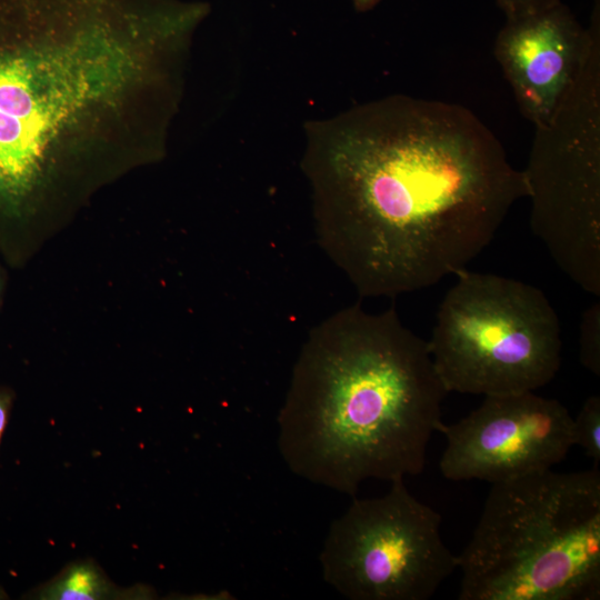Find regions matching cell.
Listing matches in <instances>:
<instances>
[{
  "mask_svg": "<svg viewBox=\"0 0 600 600\" xmlns=\"http://www.w3.org/2000/svg\"><path fill=\"white\" fill-rule=\"evenodd\" d=\"M301 161L319 246L363 297L457 274L528 197L467 108L393 94L308 122Z\"/></svg>",
  "mask_w": 600,
  "mask_h": 600,
  "instance_id": "6da1fadb",
  "label": "cell"
},
{
  "mask_svg": "<svg viewBox=\"0 0 600 600\" xmlns=\"http://www.w3.org/2000/svg\"><path fill=\"white\" fill-rule=\"evenodd\" d=\"M428 342L394 308L353 304L310 330L278 414L289 470L354 497L369 480L420 474L447 394Z\"/></svg>",
  "mask_w": 600,
  "mask_h": 600,
  "instance_id": "7a4b0ae2",
  "label": "cell"
},
{
  "mask_svg": "<svg viewBox=\"0 0 600 600\" xmlns=\"http://www.w3.org/2000/svg\"><path fill=\"white\" fill-rule=\"evenodd\" d=\"M457 559L459 600H598L599 469L493 483Z\"/></svg>",
  "mask_w": 600,
  "mask_h": 600,
  "instance_id": "3957f363",
  "label": "cell"
},
{
  "mask_svg": "<svg viewBox=\"0 0 600 600\" xmlns=\"http://www.w3.org/2000/svg\"><path fill=\"white\" fill-rule=\"evenodd\" d=\"M99 103L91 59L44 0H0L1 214H22L48 166L82 151Z\"/></svg>",
  "mask_w": 600,
  "mask_h": 600,
  "instance_id": "277c9868",
  "label": "cell"
},
{
  "mask_svg": "<svg viewBox=\"0 0 600 600\" xmlns=\"http://www.w3.org/2000/svg\"><path fill=\"white\" fill-rule=\"evenodd\" d=\"M442 299L428 342L447 392L536 391L561 364L559 318L544 293L520 280L468 271Z\"/></svg>",
  "mask_w": 600,
  "mask_h": 600,
  "instance_id": "5b68a950",
  "label": "cell"
},
{
  "mask_svg": "<svg viewBox=\"0 0 600 600\" xmlns=\"http://www.w3.org/2000/svg\"><path fill=\"white\" fill-rule=\"evenodd\" d=\"M599 50L548 123L523 174L532 232L561 271L600 296Z\"/></svg>",
  "mask_w": 600,
  "mask_h": 600,
  "instance_id": "8992f818",
  "label": "cell"
},
{
  "mask_svg": "<svg viewBox=\"0 0 600 600\" xmlns=\"http://www.w3.org/2000/svg\"><path fill=\"white\" fill-rule=\"evenodd\" d=\"M381 497L353 499L319 556L323 580L350 600H428L458 569L441 516L403 480Z\"/></svg>",
  "mask_w": 600,
  "mask_h": 600,
  "instance_id": "52a82bcc",
  "label": "cell"
},
{
  "mask_svg": "<svg viewBox=\"0 0 600 600\" xmlns=\"http://www.w3.org/2000/svg\"><path fill=\"white\" fill-rule=\"evenodd\" d=\"M446 438L439 468L451 481L491 484L552 469L572 441V416L552 398L527 391L484 396L459 421L440 423Z\"/></svg>",
  "mask_w": 600,
  "mask_h": 600,
  "instance_id": "ba28073f",
  "label": "cell"
},
{
  "mask_svg": "<svg viewBox=\"0 0 600 600\" xmlns=\"http://www.w3.org/2000/svg\"><path fill=\"white\" fill-rule=\"evenodd\" d=\"M599 14L584 29L562 3L507 20L494 53L523 116L536 128L553 117L599 36Z\"/></svg>",
  "mask_w": 600,
  "mask_h": 600,
  "instance_id": "9c48e42d",
  "label": "cell"
},
{
  "mask_svg": "<svg viewBox=\"0 0 600 600\" xmlns=\"http://www.w3.org/2000/svg\"><path fill=\"white\" fill-rule=\"evenodd\" d=\"M156 592L146 586L120 588L93 560H78L67 564L50 580L24 594L36 600H110L152 599Z\"/></svg>",
  "mask_w": 600,
  "mask_h": 600,
  "instance_id": "30bf717a",
  "label": "cell"
},
{
  "mask_svg": "<svg viewBox=\"0 0 600 600\" xmlns=\"http://www.w3.org/2000/svg\"><path fill=\"white\" fill-rule=\"evenodd\" d=\"M572 441L593 461L600 464V397L590 396L576 418L572 417Z\"/></svg>",
  "mask_w": 600,
  "mask_h": 600,
  "instance_id": "8fae6325",
  "label": "cell"
},
{
  "mask_svg": "<svg viewBox=\"0 0 600 600\" xmlns=\"http://www.w3.org/2000/svg\"><path fill=\"white\" fill-rule=\"evenodd\" d=\"M579 359L584 368L600 376V303L590 306L582 314L579 330Z\"/></svg>",
  "mask_w": 600,
  "mask_h": 600,
  "instance_id": "7c38bea8",
  "label": "cell"
},
{
  "mask_svg": "<svg viewBox=\"0 0 600 600\" xmlns=\"http://www.w3.org/2000/svg\"><path fill=\"white\" fill-rule=\"evenodd\" d=\"M560 2L561 0H497L507 20L534 14Z\"/></svg>",
  "mask_w": 600,
  "mask_h": 600,
  "instance_id": "4fadbf2b",
  "label": "cell"
},
{
  "mask_svg": "<svg viewBox=\"0 0 600 600\" xmlns=\"http://www.w3.org/2000/svg\"><path fill=\"white\" fill-rule=\"evenodd\" d=\"M13 404V392L8 388H0V443L6 431Z\"/></svg>",
  "mask_w": 600,
  "mask_h": 600,
  "instance_id": "5bb4252c",
  "label": "cell"
},
{
  "mask_svg": "<svg viewBox=\"0 0 600 600\" xmlns=\"http://www.w3.org/2000/svg\"><path fill=\"white\" fill-rule=\"evenodd\" d=\"M356 10L366 12L374 8L381 0H351Z\"/></svg>",
  "mask_w": 600,
  "mask_h": 600,
  "instance_id": "9a60e30c",
  "label": "cell"
},
{
  "mask_svg": "<svg viewBox=\"0 0 600 600\" xmlns=\"http://www.w3.org/2000/svg\"><path fill=\"white\" fill-rule=\"evenodd\" d=\"M4 274L3 272L0 270V302H1V299H2V294H3V290H4Z\"/></svg>",
  "mask_w": 600,
  "mask_h": 600,
  "instance_id": "2e32d148",
  "label": "cell"
},
{
  "mask_svg": "<svg viewBox=\"0 0 600 600\" xmlns=\"http://www.w3.org/2000/svg\"><path fill=\"white\" fill-rule=\"evenodd\" d=\"M9 599V596L4 588L0 584V600Z\"/></svg>",
  "mask_w": 600,
  "mask_h": 600,
  "instance_id": "e0dca14e",
  "label": "cell"
}]
</instances>
